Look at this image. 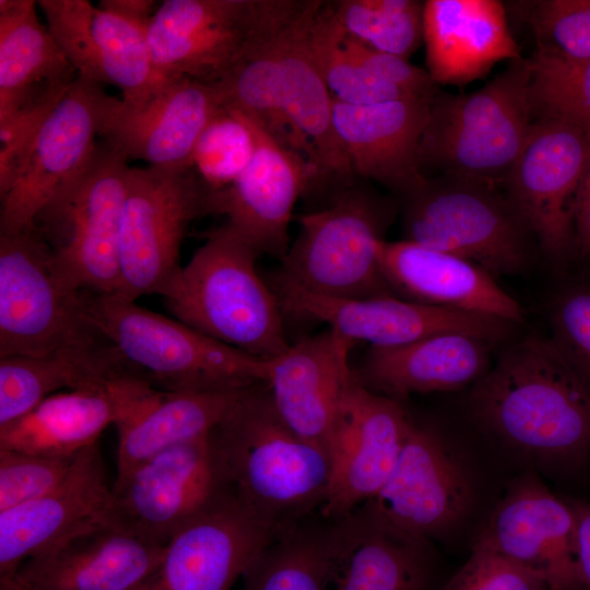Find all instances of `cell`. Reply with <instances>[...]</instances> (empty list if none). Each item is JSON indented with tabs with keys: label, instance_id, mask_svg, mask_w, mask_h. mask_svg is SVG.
<instances>
[{
	"label": "cell",
	"instance_id": "cell-46",
	"mask_svg": "<svg viewBox=\"0 0 590 590\" xmlns=\"http://www.w3.org/2000/svg\"><path fill=\"white\" fill-rule=\"evenodd\" d=\"M576 519V560L581 590H590V502L566 498Z\"/></svg>",
	"mask_w": 590,
	"mask_h": 590
},
{
	"label": "cell",
	"instance_id": "cell-7",
	"mask_svg": "<svg viewBox=\"0 0 590 590\" xmlns=\"http://www.w3.org/2000/svg\"><path fill=\"white\" fill-rule=\"evenodd\" d=\"M105 142L84 172L34 221L59 273L76 290L115 294L120 283L119 234L130 166Z\"/></svg>",
	"mask_w": 590,
	"mask_h": 590
},
{
	"label": "cell",
	"instance_id": "cell-35",
	"mask_svg": "<svg viewBox=\"0 0 590 590\" xmlns=\"http://www.w3.org/2000/svg\"><path fill=\"white\" fill-rule=\"evenodd\" d=\"M109 381L49 396L24 416L0 427V449L48 457L78 456L116 423L117 406Z\"/></svg>",
	"mask_w": 590,
	"mask_h": 590
},
{
	"label": "cell",
	"instance_id": "cell-11",
	"mask_svg": "<svg viewBox=\"0 0 590 590\" xmlns=\"http://www.w3.org/2000/svg\"><path fill=\"white\" fill-rule=\"evenodd\" d=\"M476 480L463 452L438 428L411 418L391 476L361 508L401 533L444 539L470 516Z\"/></svg>",
	"mask_w": 590,
	"mask_h": 590
},
{
	"label": "cell",
	"instance_id": "cell-19",
	"mask_svg": "<svg viewBox=\"0 0 590 590\" xmlns=\"http://www.w3.org/2000/svg\"><path fill=\"white\" fill-rule=\"evenodd\" d=\"M286 531L229 495L173 535L157 567L138 590H231Z\"/></svg>",
	"mask_w": 590,
	"mask_h": 590
},
{
	"label": "cell",
	"instance_id": "cell-14",
	"mask_svg": "<svg viewBox=\"0 0 590 590\" xmlns=\"http://www.w3.org/2000/svg\"><path fill=\"white\" fill-rule=\"evenodd\" d=\"M111 98L102 85L78 75L40 123L0 192V233L34 228L40 210L84 172Z\"/></svg>",
	"mask_w": 590,
	"mask_h": 590
},
{
	"label": "cell",
	"instance_id": "cell-26",
	"mask_svg": "<svg viewBox=\"0 0 590 590\" xmlns=\"http://www.w3.org/2000/svg\"><path fill=\"white\" fill-rule=\"evenodd\" d=\"M248 118L257 141L253 158L235 184L211 193V210L225 215L226 225L260 253L282 260L291 245L294 205L309 191L310 170L299 154Z\"/></svg>",
	"mask_w": 590,
	"mask_h": 590
},
{
	"label": "cell",
	"instance_id": "cell-41",
	"mask_svg": "<svg viewBox=\"0 0 590 590\" xmlns=\"http://www.w3.org/2000/svg\"><path fill=\"white\" fill-rule=\"evenodd\" d=\"M529 63L528 93L534 119H563L590 135V59L563 61L534 54Z\"/></svg>",
	"mask_w": 590,
	"mask_h": 590
},
{
	"label": "cell",
	"instance_id": "cell-37",
	"mask_svg": "<svg viewBox=\"0 0 590 590\" xmlns=\"http://www.w3.org/2000/svg\"><path fill=\"white\" fill-rule=\"evenodd\" d=\"M332 522L303 520L255 559L243 590H329Z\"/></svg>",
	"mask_w": 590,
	"mask_h": 590
},
{
	"label": "cell",
	"instance_id": "cell-17",
	"mask_svg": "<svg viewBox=\"0 0 590 590\" xmlns=\"http://www.w3.org/2000/svg\"><path fill=\"white\" fill-rule=\"evenodd\" d=\"M283 312L326 323L329 329L371 347L408 344L441 333H461L502 342L516 323L467 310L426 305L398 296L366 298L327 297L273 276Z\"/></svg>",
	"mask_w": 590,
	"mask_h": 590
},
{
	"label": "cell",
	"instance_id": "cell-29",
	"mask_svg": "<svg viewBox=\"0 0 590 590\" xmlns=\"http://www.w3.org/2000/svg\"><path fill=\"white\" fill-rule=\"evenodd\" d=\"M432 542L401 533L363 508L332 521L329 590H433Z\"/></svg>",
	"mask_w": 590,
	"mask_h": 590
},
{
	"label": "cell",
	"instance_id": "cell-20",
	"mask_svg": "<svg viewBox=\"0 0 590 590\" xmlns=\"http://www.w3.org/2000/svg\"><path fill=\"white\" fill-rule=\"evenodd\" d=\"M33 0H0V137L24 144L76 80Z\"/></svg>",
	"mask_w": 590,
	"mask_h": 590
},
{
	"label": "cell",
	"instance_id": "cell-38",
	"mask_svg": "<svg viewBox=\"0 0 590 590\" xmlns=\"http://www.w3.org/2000/svg\"><path fill=\"white\" fill-rule=\"evenodd\" d=\"M340 33L330 1H321L310 23L309 43L334 101L364 106L416 98L403 88L381 81L349 56L341 45Z\"/></svg>",
	"mask_w": 590,
	"mask_h": 590
},
{
	"label": "cell",
	"instance_id": "cell-45",
	"mask_svg": "<svg viewBox=\"0 0 590 590\" xmlns=\"http://www.w3.org/2000/svg\"><path fill=\"white\" fill-rule=\"evenodd\" d=\"M441 590H552L538 573L486 548L472 546Z\"/></svg>",
	"mask_w": 590,
	"mask_h": 590
},
{
	"label": "cell",
	"instance_id": "cell-12",
	"mask_svg": "<svg viewBox=\"0 0 590 590\" xmlns=\"http://www.w3.org/2000/svg\"><path fill=\"white\" fill-rule=\"evenodd\" d=\"M229 495L210 433L117 474L108 521L165 545L188 522Z\"/></svg>",
	"mask_w": 590,
	"mask_h": 590
},
{
	"label": "cell",
	"instance_id": "cell-10",
	"mask_svg": "<svg viewBox=\"0 0 590 590\" xmlns=\"http://www.w3.org/2000/svg\"><path fill=\"white\" fill-rule=\"evenodd\" d=\"M212 191L192 168L130 167L119 234L125 298L163 296L180 271V247L190 223L212 214Z\"/></svg>",
	"mask_w": 590,
	"mask_h": 590
},
{
	"label": "cell",
	"instance_id": "cell-15",
	"mask_svg": "<svg viewBox=\"0 0 590 590\" xmlns=\"http://www.w3.org/2000/svg\"><path fill=\"white\" fill-rule=\"evenodd\" d=\"M590 154V135L555 118L535 119L530 138L504 180L507 198L558 264L574 253V219Z\"/></svg>",
	"mask_w": 590,
	"mask_h": 590
},
{
	"label": "cell",
	"instance_id": "cell-9",
	"mask_svg": "<svg viewBox=\"0 0 590 590\" xmlns=\"http://www.w3.org/2000/svg\"><path fill=\"white\" fill-rule=\"evenodd\" d=\"M103 340L87 318L84 292L59 273L39 233H0V357L44 356Z\"/></svg>",
	"mask_w": 590,
	"mask_h": 590
},
{
	"label": "cell",
	"instance_id": "cell-8",
	"mask_svg": "<svg viewBox=\"0 0 590 590\" xmlns=\"http://www.w3.org/2000/svg\"><path fill=\"white\" fill-rule=\"evenodd\" d=\"M405 198L406 240L468 260L494 279L528 268L531 233L496 186L427 177Z\"/></svg>",
	"mask_w": 590,
	"mask_h": 590
},
{
	"label": "cell",
	"instance_id": "cell-25",
	"mask_svg": "<svg viewBox=\"0 0 590 590\" xmlns=\"http://www.w3.org/2000/svg\"><path fill=\"white\" fill-rule=\"evenodd\" d=\"M110 495L96 442L54 489L0 512V581L24 562L107 521Z\"/></svg>",
	"mask_w": 590,
	"mask_h": 590
},
{
	"label": "cell",
	"instance_id": "cell-3",
	"mask_svg": "<svg viewBox=\"0 0 590 590\" xmlns=\"http://www.w3.org/2000/svg\"><path fill=\"white\" fill-rule=\"evenodd\" d=\"M260 252L226 224L213 229L162 296L175 319L270 361L290 343L283 309L256 269Z\"/></svg>",
	"mask_w": 590,
	"mask_h": 590
},
{
	"label": "cell",
	"instance_id": "cell-2",
	"mask_svg": "<svg viewBox=\"0 0 590 590\" xmlns=\"http://www.w3.org/2000/svg\"><path fill=\"white\" fill-rule=\"evenodd\" d=\"M211 439L229 493L261 519L286 531L322 506L329 455L282 422L266 384L246 390Z\"/></svg>",
	"mask_w": 590,
	"mask_h": 590
},
{
	"label": "cell",
	"instance_id": "cell-44",
	"mask_svg": "<svg viewBox=\"0 0 590 590\" xmlns=\"http://www.w3.org/2000/svg\"><path fill=\"white\" fill-rule=\"evenodd\" d=\"M550 338L575 373L590 388V288L556 296L548 308Z\"/></svg>",
	"mask_w": 590,
	"mask_h": 590
},
{
	"label": "cell",
	"instance_id": "cell-5",
	"mask_svg": "<svg viewBox=\"0 0 590 590\" xmlns=\"http://www.w3.org/2000/svg\"><path fill=\"white\" fill-rule=\"evenodd\" d=\"M91 324L152 385L167 391L246 389L268 361L219 342L118 294L84 292Z\"/></svg>",
	"mask_w": 590,
	"mask_h": 590
},
{
	"label": "cell",
	"instance_id": "cell-1",
	"mask_svg": "<svg viewBox=\"0 0 590 590\" xmlns=\"http://www.w3.org/2000/svg\"><path fill=\"white\" fill-rule=\"evenodd\" d=\"M477 432L526 469L547 475L590 462V388L551 339L507 347L467 394Z\"/></svg>",
	"mask_w": 590,
	"mask_h": 590
},
{
	"label": "cell",
	"instance_id": "cell-18",
	"mask_svg": "<svg viewBox=\"0 0 590 590\" xmlns=\"http://www.w3.org/2000/svg\"><path fill=\"white\" fill-rule=\"evenodd\" d=\"M411 417L356 375L328 445L330 482L320 516L342 520L373 499L400 459Z\"/></svg>",
	"mask_w": 590,
	"mask_h": 590
},
{
	"label": "cell",
	"instance_id": "cell-27",
	"mask_svg": "<svg viewBox=\"0 0 590 590\" xmlns=\"http://www.w3.org/2000/svg\"><path fill=\"white\" fill-rule=\"evenodd\" d=\"M164 546L107 520L24 562L0 590H138Z\"/></svg>",
	"mask_w": 590,
	"mask_h": 590
},
{
	"label": "cell",
	"instance_id": "cell-32",
	"mask_svg": "<svg viewBox=\"0 0 590 590\" xmlns=\"http://www.w3.org/2000/svg\"><path fill=\"white\" fill-rule=\"evenodd\" d=\"M493 345L473 335L441 333L398 346H370L357 376L370 390L397 401L412 393L456 391L488 371Z\"/></svg>",
	"mask_w": 590,
	"mask_h": 590
},
{
	"label": "cell",
	"instance_id": "cell-23",
	"mask_svg": "<svg viewBox=\"0 0 590 590\" xmlns=\"http://www.w3.org/2000/svg\"><path fill=\"white\" fill-rule=\"evenodd\" d=\"M258 0H166L148 25L158 81L191 78L217 84L243 55Z\"/></svg>",
	"mask_w": 590,
	"mask_h": 590
},
{
	"label": "cell",
	"instance_id": "cell-42",
	"mask_svg": "<svg viewBox=\"0 0 590 590\" xmlns=\"http://www.w3.org/2000/svg\"><path fill=\"white\" fill-rule=\"evenodd\" d=\"M533 32L535 55L563 61L590 59V0L515 2Z\"/></svg>",
	"mask_w": 590,
	"mask_h": 590
},
{
	"label": "cell",
	"instance_id": "cell-47",
	"mask_svg": "<svg viewBox=\"0 0 590 590\" xmlns=\"http://www.w3.org/2000/svg\"><path fill=\"white\" fill-rule=\"evenodd\" d=\"M574 253L590 261V154L580 184L575 211Z\"/></svg>",
	"mask_w": 590,
	"mask_h": 590
},
{
	"label": "cell",
	"instance_id": "cell-34",
	"mask_svg": "<svg viewBox=\"0 0 590 590\" xmlns=\"http://www.w3.org/2000/svg\"><path fill=\"white\" fill-rule=\"evenodd\" d=\"M129 369L131 366L106 339L44 356L0 357V427L59 390L103 386Z\"/></svg>",
	"mask_w": 590,
	"mask_h": 590
},
{
	"label": "cell",
	"instance_id": "cell-40",
	"mask_svg": "<svg viewBox=\"0 0 590 590\" xmlns=\"http://www.w3.org/2000/svg\"><path fill=\"white\" fill-rule=\"evenodd\" d=\"M256 133L243 113L223 106L200 134L191 167L212 191L227 189L243 175L256 152Z\"/></svg>",
	"mask_w": 590,
	"mask_h": 590
},
{
	"label": "cell",
	"instance_id": "cell-43",
	"mask_svg": "<svg viewBox=\"0 0 590 590\" xmlns=\"http://www.w3.org/2000/svg\"><path fill=\"white\" fill-rule=\"evenodd\" d=\"M78 456L48 457L0 449V512L54 489L67 477Z\"/></svg>",
	"mask_w": 590,
	"mask_h": 590
},
{
	"label": "cell",
	"instance_id": "cell-4",
	"mask_svg": "<svg viewBox=\"0 0 590 590\" xmlns=\"http://www.w3.org/2000/svg\"><path fill=\"white\" fill-rule=\"evenodd\" d=\"M529 80V59L520 58L473 93L438 91L420 145L422 174L504 184L535 121Z\"/></svg>",
	"mask_w": 590,
	"mask_h": 590
},
{
	"label": "cell",
	"instance_id": "cell-30",
	"mask_svg": "<svg viewBox=\"0 0 590 590\" xmlns=\"http://www.w3.org/2000/svg\"><path fill=\"white\" fill-rule=\"evenodd\" d=\"M378 261L396 296L439 307L523 321L519 303L479 266L410 240H380Z\"/></svg>",
	"mask_w": 590,
	"mask_h": 590
},
{
	"label": "cell",
	"instance_id": "cell-36",
	"mask_svg": "<svg viewBox=\"0 0 590 590\" xmlns=\"http://www.w3.org/2000/svg\"><path fill=\"white\" fill-rule=\"evenodd\" d=\"M284 4L285 0H258L245 50L215 85L225 106L252 118L280 144L297 153L283 110L276 57V33Z\"/></svg>",
	"mask_w": 590,
	"mask_h": 590
},
{
	"label": "cell",
	"instance_id": "cell-13",
	"mask_svg": "<svg viewBox=\"0 0 590 590\" xmlns=\"http://www.w3.org/2000/svg\"><path fill=\"white\" fill-rule=\"evenodd\" d=\"M151 0H39L48 30L78 75L122 93V101L144 98L160 82L148 45Z\"/></svg>",
	"mask_w": 590,
	"mask_h": 590
},
{
	"label": "cell",
	"instance_id": "cell-33",
	"mask_svg": "<svg viewBox=\"0 0 590 590\" xmlns=\"http://www.w3.org/2000/svg\"><path fill=\"white\" fill-rule=\"evenodd\" d=\"M249 388L167 391L150 386L115 425L117 474L170 447L209 435Z\"/></svg>",
	"mask_w": 590,
	"mask_h": 590
},
{
	"label": "cell",
	"instance_id": "cell-39",
	"mask_svg": "<svg viewBox=\"0 0 590 590\" xmlns=\"http://www.w3.org/2000/svg\"><path fill=\"white\" fill-rule=\"evenodd\" d=\"M330 5L349 36L376 50L409 60L423 43L424 2L339 0Z\"/></svg>",
	"mask_w": 590,
	"mask_h": 590
},
{
	"label": "cell",
	"instance_id": "cell-31",
	"mask_svg": "<svg viewBox=\"0 0 590 590\" xmlns=\"http://www.w3.org/2000/svg\"><path fill=\"white\" fill-rule=\"evenodd\" d=\"M427 73L437 85H465L499 61L522 58L498 0H427L423 11Z\"/></svg>",
	"mask_w": 590,
	"mask_h": 590
},
{
	"label": "cell",
	"instance_id": "cell-21",
	"mask_svg": "<svg viewBox=\"0 0 590 590\" xmlns=\"http://www.w3.org/2000/svg\"><path fill=\"white\" fill-rule=\"evenodd\" d=\"M472 546L538 573L552 590H581L574 511L534 471L524 470L508 483Z\"/></svg>",
	"mask_w": 590,
	"mask_h": 590
},
{
	"label": "cell",
	"instance_id": "cell-6",
	"mask_svg": "<svg viewBox=\"0 0 590 590\" xmlns=\"http://www.w3.org/2000/svg\"><path fill=\"white\" fill-rule=\"evenodd\" d=\"M391 215L373 192L355 184L343 189L327 208L298 217V235L275 276L327 297L396 296L377 255Z\"/></svg>",
	"mask_w": 590,
	"mask_h": 590
},
{
	"label": "cell",
	"instance_id": "cell-24",
	"mask_svg": "<svg viewBox=\"0 0 590 590\" xmlns=\"http://www.w3.org/2000/svg\"><path fill=\"white\" fill-rule=\"evenodd\" d=\"M354 345L328 329L268 361L264 384L276 414L293 433L326 451L356 377L349 362Z\"/></svg>",
	"mask_w": 590,
	"mask_h": 590
},
{
	"label": "cell",
	"instance_id": "cell-16",
	"mask_svg": "<svg viewBox=\"0 0 590 590\" xmlns=\"http://www.w3.org/2000/svg\"><path fill=\"white\" fill-rule=\"evenodd\" d=\"M320 0H285L276 33V57L284 115L296 152L310 170L309 192L354 185L355 176L337 133L333 98L309 43Z\"/></svg>",
	"mask_w": 590,
	"mask_h": 590
},
{
	"label": "cell",
	"instance_id": "cell-28",
	"mask_svg": "<svg viewBox=\"0 0 590 590\" xmlns=\"http://www.w3.org/2000/svg\"><path fill=\"white\" fill-rule=\"evenodd\" d=\"M432 99L346 105L333 99V121L354 176L404 196L421 188L420 145Z\"/></svg>",
	"mask_w": 590,
	"mask_h": 590
},
{
	"label": "cell",
	"instance_id": "cell-22",
	"mask_svg": "<svg viewBox=\"0 0 590 590\" xmlns=\"http://www.w3.org/2000/svg\"><path fill=\"white\" fill-rule=\"evenodd\" d=\"M223 106L215 84L165 79L135 103L113 97L99 137L127 158L143 160L152 167L192 168L194 145Z\"/></svg>",
	"mask_w": 590,
	"mask_h": 590
}]
</instances>
